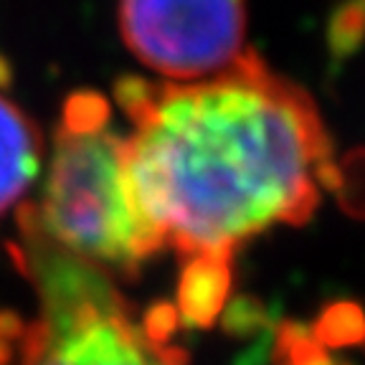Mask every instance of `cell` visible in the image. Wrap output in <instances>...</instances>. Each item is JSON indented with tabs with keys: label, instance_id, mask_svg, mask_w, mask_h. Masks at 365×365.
Here are the masks:
<instances>
[{
	"label": "cell",
	"instance_id": "6da1fadb",
	"mask_svg": "<svg viewBox=\"0 0 365 365\" xmlns=\"http://www.w3.org/2000/svg\"><path fill=\"white\" fill-rule=\"evenodd\" d=\"M127 168L163 244L188 262L180 309L205 322L223 302L234 251L304 223L332 173L325 122L304 89L246 51L203 81L122 79Z\"/></svg>",
	"mask_w": 365,
	"mask_h": 365
},
{
	"label": "cell",
	"instance_id": "7a4b0ae2",
	"mask_svg": "<svg viewBox=\"0 0 365 365\" xmlns=\"http://www.w3.org/2000/svg\"><path fill=\"white\" fill-rule=\"evenodd\" d=\"M107 99L68 97L53 132L36 223L58 249L114 277H135L163 249L137 203L125 135L114 130Z\"/></svg>",
	"mask_w": 365,
	"mask_h": 365
},
{
	"label": "cell",
	"instance_id": "3957f363",
	"mask_svg": "<svg viewBox=\"0 0 365 365\" xmlns=\"http://www.w3.org/2000/svg\"><path fill=\"white\" fill-rule=\"evenodd\" d=\"M18 264L38 289L41 312L26 322L21 365H185L173 342L175 309L137 312L99 272L58 249L29 203L18 205Z\"/></svg>",
	"mask_w": 365,
	"mask_h": 365
},
{
	"label": "cell",
	"instance_id": "277c9868",
	"mask_svg": "<svg viewBox=\"0 0 365 365\" xmlns=\"http://www.w3.org/2000/svg\"><path fill=\"white\" fill-rule=\"evenodd\" d=\"M120 31L165 81H203L246 53V0H120Z\"/></svg>",
	"mask_w": 365,
	"mask_h": 365
},
{
	"label": "cell",
	"instance_id": "5b68a950",
	"mask_svg": "<svg viewBox=\"0 0 365 365\" xmlns=\"http://www.w3.org/2000/svg\"><path fill=\"white\" fill-rule=\"evenodd\" d=\"M43 168V137L36 122L0 91V216L23 203Z\"/></svg>",
	"mask_w": 365,
	"mask_h": 365
},
{
	"label": "cell",
	"instance_id": "8992f818",
	"mask_svg": "<svg viewBox=\"0 0 365 365\" xmlns=\"http://www.w3.org/2000/svg\"><path fill=\"white\" fill-rule=\"evenodd\" d=\"M279 365H353L327 350L325 337H314L302 327H287L279 342Z\"/></svg>",
	"mask_w": 365,
	"mask_h": 365
},
{
	"label": "cell",
	"instance_id": "52a82bcc",
	"mask_svg": "<svg viewBox=\"0 0 365 365\" xmlns=\"http://www.w3.org/2000/svg\"><path fill=\"white\" fill-rule=\"evenodd\" d=\"M26 319L13 312H0V365H21V345Z\"/></svg>",
	"mask_w": 365,
	"mask_h": 365
},
{
	"label": "cell",
	"instance_id": "ba28073f",
	"mask_svg": "<svg viewBox=\"0 0 365 365\" xmlns=\"http://www.w3.org/2000/svg\"><path fill=\"white\" fill-rule=\"evenodd\" d=\"M355 21H358L360 26L365 23V0H363V8H360V13H358V18H355Z\"/></svg>",
	"mask_w": 365,
	"mask_h": 365
}]
</instances>
